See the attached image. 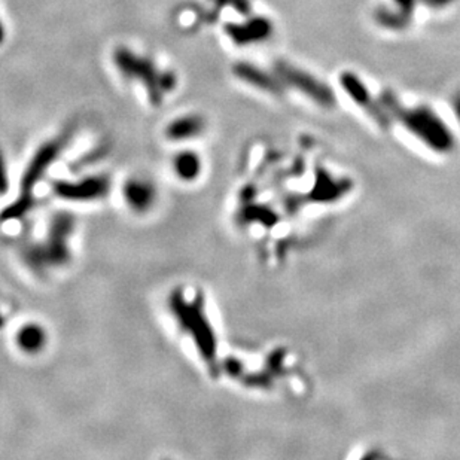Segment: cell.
I'll list each match as a JSON object with an SVG mask.
<instances>
[{
    "label": "cell",
    "mask_w": 460,
    "mask_h": 460,
    "mask_svg": "<svg viewBox=\"0 0 460 460\" xmlns=\"http://www.w3.org/2000/svg\"><path fill=\"white\" fill-rule=\"evenodd\" d=\"M423 2L429 6H434V8H442V6L449 5L450 2H453V0H423Z\"/></svg>",
    "instance_id": "cell-12"
},
{
    "label": "cell",
    "mask_w": 460,
    "mask_h": 460,
    "mask_svg": "<svg viewBox=\"0 0 460 460\" xmlns=\"http://www.w3.org/2000/svg\"><path fill=\"white\" fill-rule=\"evenodd\" d=\"M340 84L347 91L348 96H351L363 109L370 110V112L373 114V117L378 122H385L386 121V117L383 115L382 109L377 106V103L371 97V94L368 92L367 88H365V85L362 84V81L358 76H355L353 73H343L340 76Z\"/></svg>",
    "instance_id": "cell-6"
},
{
    "label": "cell",
    "mask_w": 460,
    "mask_h": 460,
    "mask_svg": "<svg viewBox=\"0 0 460 460\" xmlns=\"http://www.w3.org/2000/svg\"><path fill=\"white\" fill-rule=\"evenodd\" d=\"M5 41H6V28L2 18H0V46L5 43Z\"/></svg>",
    "instance_id": "cell-13"
},
{
    "label": "cell",
    "mask_w": 460,
    "mask_h": 460,
    "mask_svg": "<svg viewBox=\"0 0 460 460\" xmlns=\"http://www.w3.org/2000/svg\"><path fill=\"white\" fill-rule=\"evenodd\" d=\"M174 170L183 179H193L200 170V158L194 152H182L174 158Z\"/></svg>",
    "instance_id": "cell-8"
},
{
    "label": "cell",
    "mask_w": 460,
    "mask_h": 460,
    "mask_svg": "<svg viewBox=\"0 0 460 460\" xmlns=\"http://www.w3.org/2000/svg\"><path fill=\"white\" fill-rule=\"evenodd\" d=\"M375 18H377V21L380 24L387 27V28H404L411 20V17L402 14L401 11L400 12H393V11H389V9H385V8L377 11Z\"/></svg>",
    "instance_id": "cell-9"
},
{
    "label": "cell",
    "mask_w": 460,
    "mask_h": 460,
    "mask_svg": "<svg viewBox=\"0 0 460 460\" xmlns=\"http://www.w3.org/2000/svg\"><path fill=\"white\" fill-rule=\"evenodd\" d=\"M273 23L267 17H253L242 24H227L225 33L237 46L260 43L273 33Z\"/></svg>",
    "instance_id": "cell-4"
},
{
    "label": "cell",
    "mask_w": 460,
    "mask_h": 460,
    "mask_svg": "<svg viewBox=\"0 0 460 460\" xmlns=\"http://www.w3.org/2000/svg\"><path fill=\"white\" fill-rule=\"evenodd\" d=\"M204 129V119L198 115H185L171 121L166 134L170 140H188L198 136Z\"/></svg>",
    "instance_id": "cell-7"
},
{
    "label": "cell",
    "mask_w": 460,
    "mask_h": 460,
    "mask_svg": "<svg viewBox=\"0 0 460 460\" xmlns=\"http://www.w3.org/2000/svg\"><path fill=\"white\" fill-rule=\"evenodd\" d=\"M276 73L277 77L283 84H288L301 92H304L306 96L311 97L314 102H317L322 106H332L334 105V94L323 84L319 82L316 77L311 75L295 69L294 66L288 65V63H277L276 65Z\"/></svg>",
    "instance_id": "cell-3"
},
{
    "label": "cell",
    "mask_w": 460,
    "mask_h": 460,
    "mask_svg": "<svg viewBox=\"0 0 460 460\" xmlns=\"http://www.w3.org/2000/svg\"><path fill=\"white\" fill-rule=\"evenodd\" d=\"M382 100L393 114H396V117H400L408 125V129L426 139L429 144L439 148L450 144V136L446 130V127H444V124L429 109L419 107L412 110H405L398 105L392 92H385Z\"/></svg>",
    "instance_id": "cell-2"
},
{
    "label": "cell",
    "mask_w": 460,
    "mask_h": 460,
    "mask_svg": "<svg viewBox=\"0 0 460 460\" xmlns=\"http://www.w3.org/2000/svg\"><path fill=\"white\" fill-rule=\"evenodd\" d=\"M454 109H456V112H457V115L460 118V92L454 97Z\"/></svg>",
    "instance_id": "cell-14"
},
{
    "label": "cell",
    "mask_w": 460,
    "mask_h": 460,
    "mask_svg": "<svg viewBox=\"0 0 460 460\" xmlns=\"http://www.w3.org/2000/svg\"><path fill=\"white\" fill-rule=\"evenodd\" d=\"M112 61L127 81H136L145 87L154 106H160L164 96L178 85V79L171 72L161 70L152 58L140 55L127 46H117L112 53Z\"/></svg>",
    "instance_id": "cell-1"
},
{
    "label": "cell",
    "mask_w": 460,
    "mask_h": 460,
    "mask_svg": "<svg viewBox=\"0 0 460 460\" xmlns=\"http://www.w3.org/2000/svg\"><path fill=\"white\" fill-rule=\"evenodd\" d=\"M396 5H398L400 11L408 17H411V14L414 12V6H416V0H395Z\"/></svg>",
    "instance_id": "cell-11"
},
{
    "label": "cell",
    "mask_w": 460,
    "mask_h": 460,
    "mask_svg": "<svg viewBox=\"0 0 460 460\" xmlns=\"http://www.w3.org/2000/svg\"><path fill=\"white\" fill-rule=\"evenodd\" d=\"M18 340L24 348H38L42 344V332L36 326L26 328L21 331Z\"/></svg>",
    "instance_id": "cell-10"
},
{
    "label": "cell",
    "mask_w": 460,
    "mask_h": 460,
    "mask_svg": "<svg viewBox=\"0 0 460 460\" xmlns=\"http://www.w3.org/2000/svg\"><path fill=\"white\" fill-rule=\"evenodd\" d=\"M232 73L239 77L240 81L255 88L264 90L267 92L279 94L282 91V81L279 77L276 79L267 72L258 69L257 66L249 65V63H237L232 68Z\"/></svg>",
    "instance_id": "cell-5"
}]
</instances>
